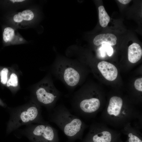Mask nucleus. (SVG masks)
I'll use <instances>...</instances> for the list:
<instances>
[{"label":"nucleus","mask_w":142,"mask_h":142,"mask_svg":"<svg viewBox=\"0 0 142 142\" xmlns=\"http://www.w3.org/2000/svg\"><path fill=\"white\" fill-rule=\"evenodd\" d=\"M50 121L56 124L70 140L78 139L82 129L81 120L63 105L53 109Z\"/></svg>","instance_id":"1"},{"label":"nucleus","mask_w":142,"mask_h":142,"mask_svg":"<svg viewBox=\"0 0 142 142\" xmlns=\"http://www.w3.org/2000/svg\"><path fill=\"white\" fill-rule=\"evenodd\" d=\"M7 131L10 133L23 125L41 121L40 109L34 104L15 109H11Z\"/></svg>","instance_id":"2"},{"label":"nucleus","mask_w":142,"mask_h":142,"mask_svg":"<svg viewBox=\"0 0 142 142\" xmlns=\"http://www.w3.org/2000/svg\"><path fill=\"white\" fill-rule=\"evenodd\" d=\"M28 126L24 133L33 142H59L56 130L50 125L43 123Z\"/></svg>","instance_id":"3"},{"label":"nucleus","mask_w":142,"mask_h":142,"mask_svg":"<svg viewBox=\"0 0 142 142\" xmlns=\"http://www.w3.org/2000/svg\"><path fill=\"white\" fill-rule=\"evenodd\" d=\"M37 99L43 105L51 107L56 102L59 96L58 91L48 83L40 84L36 92Z\"/></svg>","instance_id":"4"},{"label":"nucleus","mask_w":142,"mask_h":142,"mask_svg":"<svg viewBox=\"0 0 142 142\" xmlns=\"http://www.w3.org/2000/svg\"><path fill=\"white\" fill-rule=\"evenodd\" d=\"M58 73L61 78L68 85L75 86L79 82L80 74L78 70L69 64H60L58 68Z\"/></svg>","instance_id":"5"},{"label":"nucleus","mask_w":142,"mask_h":142,"mask_svg":"<svg viewBox=\"0 0 142 142\" xmlns=\"http://www.w3.org/2000/svg\"><path fill=\"white\" fill-rule=\"evenodd\" d=\"M73 105L74 110L77 113L80 111L85 113H92L98 109L100 102L98 99L92 98L75 102Z\"/></svg>","instance_id":"6"},{"label":"nucleus","mask_w":142,"mask_h":142,"mask_svg":"<svg viewBox=\"0 0 142 142\" xmlns=\"http://www.w3.org/2000/svg\"><path fill=\"white\" fill-rule=\"evenodd\" d=\"M97 67L103 76L107 80L113 81L117 77L118 71L113 64L105 61L99 63Z\"/></svg>","instance_id":"7"},{"label":"nucleus","mask_w":142,"mask_h":142,"mask_svg":"<svg viewBox=\"0 0 142 142\" xmlns=\"http://www.w3.org/2000/svg\"><path fill=\"white\" fill-rule=\"evenodd\" d=\"M142 55V49L138 44L134 43L129 47L128 50V58L131 63L137 62L141 58Z\"/></svg>","instance_id":"8"},{"label":"nucleus","mask_w":142,"mask_h":142,"mask_svg":"<svg viewBox=\"0 0 142 142\" xmlns=\"http://www.w3.org/2000/svg\"><path fill=\"white\" fill-rule=\"evenodd\" d=\"M123 105V100L120 97L114 96L110 100L107 111L109 114L115 116H118L120 113Z\"/></svg>","instance_id":"9"},{"label":"nucleus","mask_w":142,"mask_h":142,"mask_svg":"<svg viewBox=\"0 0 142 142\" xmlns=\"http://www.w3.org/2000/svg\"><path fill=\"white\" fill-rule=\"evenodd\" d=\"M117 39L116 37L111 33L102 34L97 36L93 40V43L96 46L106 43L111 45H115Z\"/></svg>","instance_id":"10"},{"label":"nucleus","mask_w":142,"mask_h":142,"mask_svg":"<svg viewBox=\"0 0 142 142\" xmlns=\"http://www.w3.org/2000/svg\"><path fill=\"white\" fill-rule=\"evenodd\" d=\"M99 17L100 24L103 27L107 26L110 20V17L103 6L98 7Z\"/></svg>","instance_id":"11"},{"label":"nucleus","mask_w":142,"mask_h":142,"mask_svg":"<svg viewBox=\"0 0 142 142\" xmlns=\"http://www.w3.org/2000/svg\"><path fill=\"white\" fill-rule=\"evenodd\" d=\"M92 139L93 142H110L111 136L109 132L104 131L94 135Z\"/></svg>","instance_id":"12"},{"label":"nucleus","mask_w":142,"mask_h":142,"mask_svg":"<svg viewBox=\"0 0 142 142\" xmlns=\"http://www.w3.org/2000/svg\"><path fill=\"white\" fill-rule=\"evenodd\" d=\"M15 37V33L14 29L10 27H7L4 29L3 33V39L5 43L12 41Z\"/></svg>","instance_id":"13"},{"label":"nucleus","mask_w":142,"mask_h":142,"mask_svg":"<svg viewBox=\"0 0 142 142\" xmlns=\"http://www.w3.org/2000/svg\"><path fill=\"white\" fill-rule=\"evenodd\" d=\"M18 13L22 17L23 21H30L33 19L34 17L33 12L29 9L25 10Z\"/></svg>","instance_id":"14"},{"label":"nucleus","mask_w":142,"mask_h":142,"mask_svg":"<svg viewBox=\"0 0 142 142\" xmlns=\"http://www.w3.org/2000/svg\"><path fill=\"white\" fill-rule=\"evenodd\" d=\"M18 78L16 74L14 73H12L11 75L10 78L7 81V86L9 87L10 86L16 87L18 85Z\"/></svg>","instance_id":"15"},{"label":"nucleus","mask_w":142,"mask_h":142,"mask_svg":"<svg viewBox=\"0 0 142 142\" xmlns=\"http://www.w3.org/2000/svg\"><path fill=\"white\" fill-rule=\"evenodd\" d=\"M8 70L7 68H4L0 72L1 82L3 84H7V75Z\"/></svg>","instance_id":"16"},{"label":"nucleus","mask_w":142,"mask_h":142,"mask_svg":"<svg viewBox=\"0 0 142 142\" xmlns=\"http://www.w3.org/2000/svg\"><path fill=\"white\" fill-rule=\"evenodd\" d=\"M102 47L103 48L109 56H111L112 55L113 53V49L111 45L106 43L103 44H102Z\"/></svg>","instance_id":"17"},{"label":"nucleus","mask_w":142,"mask_h":142,"mask_svg":"<svg viewBox=\"0 0 142 142\" xmlns=\"http://www.w3.org/2000/svg\"><path fill=\"white\" fill-rule=\"evenodd\" d=\"M142 78L137 79L135 81L134 84V87L137 90L142 91Z\"/></svg>","instance_id":"18"},{"label":"nucleus","mask_w":142,"mask_h":142,"mask_svg":"<svg viewBox=\"0 0 142 142\" xmlns=\"http://www.w3.org/2000/svg\"><path fill=\"white\" fill-rule=\"evenodd\" d=\"M129 137V142H142V141L136 136L133 135L132 133H130L128 134Z\"/></svg>","instance_id":"19"},{"label":"nucleus","mask_w":142,"mask_h":142,"mask_svg":"<svg viewBox=\"0 0 142 142\" xmlns=\"http://www.w3.org/2000/svg\"><path fill=\"white\" fill-rule=\"evenodd\" d=\"M13 19L15 22L18 23H21L23 21L22 17L18 13L14 15Z\"/></svg>","instance_id":"20"},{"label":"nucleus","mask_w":142,"mask_h":142,"mask_svg":"<svg viewBox=\"0 0 142 142\" xmlns=\"http://www.w3.org/2000/svg\"><path fill=\"white\" fill-rule=\"evenodd\" d=\"M131 0H118V1L119 2L121 3L126 4L129 3L130 2Z\"/></svg>","instance_id":"21"},{"label":"nucleus","mask_w":142,"mask_h":142,"mask_svg":"<svg viewBox=\"0 0 142 142\" xmlns=\"http://www.w3.org/2000/svg\"><path fill=\"white\" fill-rule=\"evenodd\" d=\"M101 55L102 57H104L105 55V51L103 48L102 46L100 49Z\"/></svg>","instance_id":"22"},{"label":"nucleus","mask_w":142,"mask_h":142,"mask_svg":"<svg viewBox=\"0 0 142 142\" xmlns=\"http://www.w3.org/2000/svg\"><path fill=\"white\" fill-rule=\"evenodd\" d=\"M10 1L13 3H15L16 2H23L25 1L24 0H11Z\"/></svg>","instance_id":"23"},{"label":"nucleus","mask_w":142,"mask_h":142,"mask_svg":"<svg viewBox=\"0 0 142 142\" xmlns=\"http://www.w3.org/2000/svg\"><path fill=\"white\" fill-rule=\"evenodd\" d=\"M90 142H93V141H90Z\"/></svg>","instance_id":"24"}]
</instances>
